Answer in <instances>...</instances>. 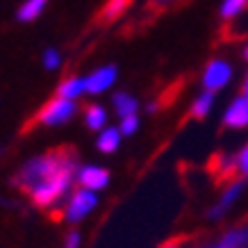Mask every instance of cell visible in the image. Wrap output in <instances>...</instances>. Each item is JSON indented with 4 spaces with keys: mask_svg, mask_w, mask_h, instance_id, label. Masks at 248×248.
Listing matches in <instances>:
<instances>
[{
    "mask_svg": "<svg viewBox=\"0 0 248 248\" xmlns=\"http://www.w3.org/2000/svg\"><path fill=\"white\" fill-rule=\"evenodd\" d=\"M73 159H76V155H71V153H46V155L32 157L30 162L18 171L16 185L32 194L39 185H44L46 180H50L53 175H57V173L66 164H71Z\"/></svg>",
    "mask_w": 248,
    "mask_h": 248,
    "instance_id": "obj_1",
    "label": "cell"
},
{
    "mask_svg": "<svg viewBox=\"0 0 248 248\" xmlns=\"http://www.w3.org/2000/svg\"><path fill=\"white\" fill-rule=\"evenodd\" d=\"M78 162L73 159L71 164H66L57 175H53L50 180H46L44 185H39L34 191H32V201L39 205V207H50L53 203H57L62 196L68 191L73 178H78Z\"/></svg>",
    "mask_w": 248,
    "mask_h": 248,
    "instance_id": "obj_2",
    "label": "cell"
},
{
    "mask_svg": "<svg viewBox=\"0 0 248 248\" xmlns=\"http://www.w3.org/2000/svg\"><path fill=\"white\" fill-rule=\"evenodd\" d=\"M78 112V100H66V98H53L50 103H46L37 114V121L41 125H48V128H57V125H64L76 116Z\"/></svg>",
    "mask_w": 248,
    "mask_h": 248,
    "instance_id": "obj_3",
    "label": "cell"
},
{
    "mask_svg": "<svg viewBox=\"0 0 248 248\" xmlns=\"http://www.w3.org/2000/svg\"><path fill=\"white\" fill-rule=\"evenodd\" d=\"M232 76H234V68L232 64L223 57H214V60L207 62V66L203 68V76H201V84H203L205 91H217L226 89L228 84L232 82Z\"/></svg>",
    "mask_w": 248,
    "mask_h": 248,
    "instance_id": "obj_4",
    "label": "cell"
},
{
    "mask_svg": "<svg viewBox=\"0 0 248 248\" xmlns=\"http://www.w3.org/2000/svg\"><path fill=\"white\" fill-rule=\"evenodd\" d=\"M98 198H96V191H91V189H78L76 194L71 196V201L66 205V218L71 223H78V221H82L87 214H89L93 207H96Z\"/></svg>",
    "mask_w": 248,
    "mask_h": 248,
    "instance_id": "obj_5",
    "label": "cell"
},
{
    "mask_svg": "<svg viewBox=\"0 0 248 248\" xmlns=\"http://www.w3.org/2000/svg\"><path fill=\"white\" fill-rule=\"evenodd\" d=\"M119 78V68L107 64V66H100L96 71H91L89 76H84V82H87V93L91 96H98V93H105L114 87Z\"/></svg>",
    "mask_w": 248,
    "mask_h": 248,
    "instance_id": "obj_6",
    "label": "cell"
},
{
    "mask_svg": "<svg viewBox=\"0 0 248 248\" xmlns=\"http://www.w3.org/2000/svg\"><path fill=\"white\" fill-rule=\"evenodd\" d=\"M223 125L232 130L248 128V100L244 96H237L230 100V105L223 112Z\"/></svg>",
    "mask_w": 248,
    "mask_h": 248,
    "instance_id": "obj_7",
    "label": "cell"
},
{
    "mask_svg": "<svg viewBox=\"0 0 248 248\" xmlns=\"http://www.w3.org/2000/svg\"><path fill=\"white\" fill-rule=\"evenodd\" d=\"M78 182L80 187L91 189V191H98V189H105L107 182H109V171L103 169V166H80L78 171Z\"/></svg>",
    "mask_w": 248,
    "mask_h": 248,
    "instance_id": "obj_8",
    "label": "cell"
},
{
    "mask_svg": "<svg viewBox=\"0 0 248 248\" xmlns=\"http://www.w3.org/2000/svg\"><path fill=\"white\" fill-rule=\"evenodd\" d=\"M203 248H248V223H241V226L228 230L214 244H207Z\"/></svg>",
    "mask_w": 248,
    "mask_h": 248,
    "instance_id": "obj_9",
    "label": "cell"
},
{
    "mask_svg": "<svg viewBox=\"0 0 248 248\" xmlns=\"http://www.w3.org/2000/svg\"><path fill=\"white\" fill-rule=\"evenodd\" d=\"M241 191H244V182H241V180H234L232 185H230V187L223 191V196L218 198V203L210 210V218L223 217V214L228 212V207H230V205H234V201H237V198L241 196Z\"/></svg>",
    "mask_w": 248,
    "mask_h": 248,
    "instance_id": "obj_10",
    "label": "cell"
},
{
    "mask_svg": "<svg viewBox=\"0 0 248 248\" xmlns=\"http://www.w3.org/2000/svg\"><path fill=\"white\" fill-rule=\"evenodd\" d=\"M84 93H87V82H84V78H80V76L66 78V80H62L60 87H57V96L66 98V100H78V98L84 96Z\"/></svg>",
    "mask_w": 248,
    "mask_h": 248,
    "instance_id": "obj_11",
    "label": "cell"
},
{
    "mask_svg": "<svg viewBox=\"0 0 248 248\" xmlns=\"http://www.w3.org/2000/svg\"><path fill=\"white\" fill-rule=\"evenodd\" d=\"M46 7H48V0H23L21 7L16 9V18L21 23H32L44 14Z\"/></svg>",
    "mask_w": 248,
    "mask_h": 248,
    "instance_id": "obj_12",
    "label": "cell"
},
{
    "mask_svg": "<svg viewBox=\"0 0 248 248\" xmlns=\"http://www.w3.org/2000/svg\"><path fill=\"white\" fill-rule=\"evenodd\" d=\"M112 107L116 109V114H119L121 119H123V116H130V114H137L139 100H137L132 93H128V91H116L112 96Z\"/></svg>",
    "mask_w": 248,
    "mask_h": 248,
    "instance_id": "obj_13",
    "label": "cell"
},
{
    "mask_svg": "<svg viewBox=\"0 0 248 248\" xmlns=\"http://www.w3.org/2000/svg\"><path fill=\"white\" fill-rule=\"evenodd\" d=\"M214 100H217V93L203 89L198 96L194 98V103H191V116H194V119H205V116L212 112Z\"/></svg>",
    "mask_w": 248,
    "mask_h": 248,
    "instance_id": "obj_14",
    "label": "cell"
},
{
    "mask_svg": "<svg viewBox=\"0 0 248 248\" xmlns=\"http://www.w3.org/2000/svg\"><path fill=\"white\" fill-rule=\"evenodd\" d=\"M119 143H121V130L119 128H105V130H100L96 146L100 153H114L119 148Z\"/></svg>",
    "mask_w": 248,
    "mask_h": 248,
    "instance_id": "obj_15",
    "label": "cell"
},
{
    "mask_svg": "<svg viewBox=\"0 0 248 248\" xmlns=\"http://www.w3.org/2000/svg\"><path fill=\"white\" fill-rule=\"evenodd\" d=\"M84 123L89 130H105V123H107V112L103 105H91L87 107L84 112Z\"/></svg>",
    "mask_w": 248,
    "mask_h": 248,
    "instance_id": "obj_16",
    "label": "cell"
},
{
    "mask_svg": "<svg viewBox=\"0 0 248 248\" xmlns=\"http://www.w3.org/2000/svg\"><path fill=\"white\" fill-rule=\"evenodd\" d=\"M248 7V0H221V7H218V16L223 21H232Z\"/></svg>",
    "mask_w": 248,
    "mask_h": 248,
    "instance_id": "obj_17",
    "label": "cell"
},
{
    "mask_svg": "<svg viewBox=\"0 0 248 248\" xmlns=\"http://www.w3.org/2000/svg\"><path fill=\"white\" fill-rule=\"evenodd\" d=\"M130 0H107L105 9H103V18L105 21H114V18H119L125 9H128Z\"/></svg>",
    "mask_w": 248,
    "mask_h": 248,
    "instance_id": "obj_18",
    "label": "cell"
},
{
    "mask_svg": "<svg viewBox=\"0 0 248 248\" xmlns=\"http://www.w3.org/2000/svg\"><path fill=\"white\" fill-rule=\"evenodd\" d=\"M41 60H44V68H48V71H57L62 66V55L55 48H46Z\"/></svg>",
    "mask_w": 248,
    "mask_h": 248,
    "instance_id": "obj_19",
    "label": "cell"
},
{
    "mask_svg": "<svg viewBox=\"0 0 248 248\" xmlns=\"http://www.w3.org/2000/svg\"><path fill=\"white\" fill-rule=\"evenodd\" d=\"M137 128H139V116H137V114H130V116H123V119H121V125H119L121 135H125V137L135 135Z\"/></svg>",
    "mask_w": 248,
    "mask_h": 248,
    "instance_id": "obj_20",
    "label": "cell"
},
{
    "mask_svg": "<svg viewBox=\"0 0 248 248\" xmlns=\"http://www.w3.org/2000/svg\"><path fill=\"white\" fill-rule=\"evenodd\" d=\"M234 159H237V171L248 178V146H244V148L239 151V155H237Z\"/></svg>",
    "mask_w": 248,
    "mask_h": 248,
    "instance_id": "obj_21",
    "label": "cell"
},
{
    "mask_svg": "<svg viewBox=\"0 0 248 248\" xmlns=\"http://www.w3.org/2000/svg\"><path fill=\"white\" fill-rule=\"evenodd\" d=\"M80 246V234L78 232H71L66 237V248H78Z\"/></svg>",
    "mask_w": 248,
    "mask_h": 248,
    "instance_id": "obj_22",
    "label": "cell"
},
{
    "mask_svg": "<svg viewBox=\"0 0 248 248\" xmlns=\"http://www.w3.org/2000/svg\"><path fill=\"white\" fill-rule=\"evenodd\" d=\"M241 96L248 100V73H246V78H244V84H241Z\"/></svg>",
    "mask_w": 248,
    "mask_h": 248,
    "instance_id": "obj_23",
    "label": "cell"
},
{
    "mask_svg": "<svg viewBox=\"0 0 248 248\" xmlns=\"http://www.w3.org/2000/svg\"><path fill=\"white\" fill-rule=\"evenodd\" d=\"M159 248H180V239H173V241H166L164 246H159Z\"/></svg>",
    "mask_w": 248,
    "mask_h": 248,
    "instance_id": "obj_24",
    "label": "cell"
},
{
    "mask_svg": "<svg viewBox=\"0 0 248 248\" xmlns=\"http://www.w3.org/2000/svg\"><path fill=\"white\" fill-rule=\"evenodd\" d=\"M155 109H157V103H148V112H155Z\"/></svg>",
    "mask_w": 248,
    "mask_h": 248,
    "instance_id": "obj_25",
    "label": "cell"
},
{
    "mask_svg": "<svg viewBox=\"0 0 248 248\" xmlns=\"http://www.w3.org/2000/svg\"><path fill=\"white\" fill-rule=\"evenodd\" d=\"M244 60L248 62V41H246V46H244Z\"/></svg>",
    "mask_w": 248,
    "mask_h": 248,
    "instance_id": "obj_26",
    "label": "cell"
}]
</instances>
